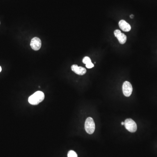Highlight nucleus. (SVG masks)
<instances>
[{
  "label": "nucleus",
  "mask_w": 157,
  "mask_h": 157,
  "mask_svg": "<svg viewBox=\"0 0 157 157\" xmlns=\"http://www.w3.org/2000/svg\"><path fill=\"white\" fill-rule=\"evenodd\" d=\"M68 157H78V156L74 151L70 150L68 152Z\"/></svg>",
  "instance_id": "1a4fd4ad"
},
{
  "label": "nucleus",
  "mask_w": 157,
  "mask_h": 157,
  "mask_svg": "<svg viewBox=\"0 0 157 157\" xmlns=\"http://www.w3.org/2000/svg\"><path fill=\"white\" fill-rule=\"evenodd\" d=\"M115 36L117 38L118 41L121 44H124L126 42V36L124 33H122L120 30H116L114 31Z\"/></svg>",
  "instance_id": "423d86ee"
},
{
  "label": "nucleus",
  "mask_w": 157,
  "mask_h": 157,
  "mask_svg": "<svg viewBox=\"0 0 157 157\" xmlns=\"http://www.w3.org/2000/svg\"><path fill=\"white\" fill-rule=\"evenodd\" d=\"M71 69L72 71L79 75H84L87 72V70L85 68L78 66L77 65H73L71 66Z\"/></svg>",
  "instance_id": "0eeeda50"
},
{
  "label": "nucleus",
  "mask_w": 157,
  "mask_h": 157,
  "mask_svg": "<svg viewBox=\"0 0 157 157\" xmlns=\"http://www.w3.org/2000/svg\"><path fill=\"white\" fill-rule=\"evenodd\" d=\"M119 26L122 31L127 32L131 30V26L130 24L124 20H121L119 22Z\"/></svg>",
  "instance_id": "6e6552de"
},
{
  "label": "nucleus",
  "mask_w": 157,
  "mask_h": 157,
  "mask_svg": "<svg viewBox=\"0 0 157 157\" xmlns=\"http://www.w3.org/2000/svg\"><path fill=\"white\" fill-rule=\"evenodd\" d=\"M91 62V59H90V57H88V56H86V57H84L83 60H82V63H83L85 64H87Z\"/></svg>",
  "instance_id": "9d476101"
},
{
  "label": "nucleus",
  "mask_w": 157,
  "mask_h": 157,
  "mask_svg": "<svg viewBox=\"0 0 157 157\" xmlns=\"http://www.w3.org/2000/svg\"><path fill=\"white\" fill-rule=\"evenodd\" d=\"M1 70H2L1 67V66H0V72H1Z\"/></svg>",
  "instance_id": "4468645a"
},
{
  "label": "nucleus",
  "mask_w": 157,
  "mask_h": 157,
  "mask_svg": "<svg viewBox=\"0 0 157 157\" xmlns=\"http://www.w3.org/2000/svg\"><path fill=\"white\" fill-rule=\"evenodd\" d=\"M122 90L125 97H130L133 91L132 86L131 83L128 81L124 82L122 86Z\"/></svg>",
  "instance_id": "20e7f679"
},
{
  "label": "nucleus",
  "mask_w": 157,
  "mask_h": 157,
  "mask_svg": "<svg viewBox=\"0 0 157 157\" xmlns=\"http://www.w3.org/2000/svg\"><path fill=\"white\" fill-rule=\"evenodd\" d=\"M124 125L126 129L130 132L134 133L137 131V124L132 119L129 118L125 120Z\"/></svg>",
  "instance_id": "7ed1b4c3"
},
{
  "label": "nucleus",
  "mask_w": 157,
  "mask_h": 157,
  "mask_svg": "<svg viewBox=\"0 0 157 157\" xmlns=\"http://www.w3.org/2000/svg\"><path fill=\"white\" fill-rule=\"evenodd\" d=\"M121 124L122 125H124V122H122L121 123Z\"/></svg>",
  "instance_id": "ddd939ff"
},
{
  "label": "nucleus",
  "mask_w": 157,
  "mask_h": 157,
  "mask_svg": "<svg viewBox=\"0 0 157 157\" xmlns=\"http://www.w3.org/2000/svg\"><path fill=\"white\" fill-rule=\"evenodd\" d=\"M44 98V94L43 92L37 91L28 98V102L31 105H36L42 102Z\"/></svg>",
  "instance_id": "f257e3e1"
},
{
  "label": "nucleus",
  "mask_w": 157,
  "mask_h": 157,
  "mask_svg": "<svg viewBox=\"0 0 157 157\" xmlns=\"http://www.w3.org/2000/svg\"><path fill=\"white\" fill-rule=\"evenodd\" d=\"M86 66L88 69H91L94 67V64L92 62L86 64Z\"/></svg>",
  "instance_id": "9b49d317"
},
{
  "label": "nucleus",
  "mask_w": 157,
  "mask_h": 157,
  "mask_svg": "<svg viewBox=\"0 0 157 157\" xmlns=\"http://www.w3.org/2000/svg\"><path fill=\"white\" fill-rule=\"evenodd\" d=\"M42 42L40 38L38 37H34L31 39L30 46L33 50L38 51L41 48Z\"/></svg>",
  "instance_id": "39448f33"
},
{
  "label": "nucleus",
  "mask_w": 157,
  "mask_h": 157,
  "mask_svg": "<svg viewBox=\"0 0 157 157\" xmlns=\"http://www.w3.org/2000/svg\"><path fill=\"white\" fill-rule=\"evenodd\" d=\"M85 129L86 132L90 134L94 133L95 130V124L94 120L91 117H88L85 123Z\"/></svg>",
  "instance_id": "f03ea898"
},
{
  "label": "nucleus",
  "mask_w": 157,
  "mask_h": 157,
  "mask_svg": "<svg viewBox=\"0 0 157 157\" xmlns=\"http://www.w3.org/2000/svg\"><path fill=\"white\" fill-rule=\"evenodd\" d=\"M134 15H131V16H130V18H134Z\"/></svg>",
  "instance_id": "f8f14e48"
}]
</instances>
